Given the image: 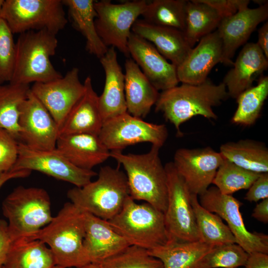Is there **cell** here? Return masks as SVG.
I'll return each mask as SVG.
<instances>
[{
  "label": "cell",
  "instance_id": "cell-52",
  "mask_svg": "<svg viewBox=\"0 0 268 268\" xmlns=\"http://www.w3.org/2000/svg\"><path fill=\"white\" fill-rule=\"evenodd\" d=\"M0 268H5L4 266H1V267H0Z\"/></svg>",
  "mask_w": 268,
  "mask_h": 268
},
{
  "label": "cell",
  "instance_id": "cell-17",
  "mask_svg": "<svg viewBox=\"0 0 268 268\" xmlns=\"http://www.w3.org/2000/svg\"><path fill=\"white\" fill-rule=\"evenodd\" d=\"M128 47L132 59L158 91L178 85L176 67L168 62L151 43L132 32Z\"/></svg>",
  "mask_w": 268,
  "mask_h": 268
},
{
  "label": "cell",
  "instance_id": "cell-28",
  "mask_svg": "<svg viewBox=\"0 0 268 268\" xmlns=\"http://www.w3.org/2000/svg\"><path fill=\"white\" fill-rule=\"evenodd\" d=\"M68 10L71 22L86 40V50L99 59L107 52V47L99 36L95 24L97 16L94 0H62Z\"/></svg>",
  "mask_w": 268,
  "mask_h": 268
},
{
  "label": "cell",
  "instance_id": "cell-15",
  "mask_svg": "<svg viewBox=\"0 0 268 268\" xmlns=\"http://www.w3.org/2000/svg\"><path fill=\"white\" fill-rule=\"evenodd\" d=\"M20 141L38 150L56 148L59 136L57 123L31 90L20 107Z\"/></svg>",
  "mask_w": 268,
  "mask_h": 268
},
{
  "label": "cell",
  "instance_id": "cell-27",
  "mask_svg": "<svg viewBox=\"0 0 268 268\" xmlns=\"http://www.w3.org/2000/svg\"><path fill=\"white\" fill-rule=\"evenodd\" d=\"M213 247L199 240H170L164 245L148 251L162 262L164 268H200L201 260Z\"/></svg>",
  "mask_w": 268,
  "mask_h": 268
},
{
  "label": "cell",
  "instance_id": "cell-39",
  "mask_svg": "<svg viewBox=\"0 0 268 268\" xmlns=\"http://www.w3.org/2000/svg\"><path fill=\"white\" fill-rule=\"evenodd\" d=\"M13 35L6 22L0 17V77L3 82H9L12 75L15 57Z\"/></svg>",
  "mask_w": 268,
  "mask_h": 268
},
{
  "label": "cell",
  "instance_id": "cell-6",
  "mask_svg": "<svg viewBox=\"0 0 268 268\" xmlns=\"http://www.w3.org/2000/svg\"><path fill=\"white\" fill-rule=\"evenodd\" d=\"M107 221L130 245L150 250L170 240L164 213L148 203H137L131 196L121 211Z\"/></svg>",
  "mask_w": 268,
  "mask_h": 268
},
{
  "label": "cell",
  "instance_id": "cell-5",
  "mask_svg": "<svg viewBox=\"0 0 268 268\" xmlns=\"http://www.w3.org/2000/svg\"><path fill=\"white\" fill-rule=\"evenodd\" d=\"M58 44L56 35L46 30L19 34L15 42L12 75L9 82L29 85L63 76L50 60L55 54Z\"/></svg>",
  "mask_w": 268,
  "mask_h": 268
},
{
  "label": "cell",
  "instance_id": "cell-45",
  "mask_svg": "<svg viewBox=\"0 0 268 268\" xmlns=\"http://www.w3.org/2000/svg\"><path fill=\"white\" fill-rule=\"evenodd\" d=\"M252 216L264 223L268 222V198L263 200L257 204L253 210Z\"/></svg>",
  "mask_w": 268,
  "mask_h": 268
},
{
  "label": "cell",
  "instance_id": "cell-32",
  "mask_svg": "<svg viewBox=\"0 0 268 268\" xmlns=\"http://www.w3.org/2000/svg\"><path fill=\"white\" fill-rule=\"evenodd\" d=\"M198 197L192 194L191 201L199 240L213 247L236 243L234 235L221 217L202 206Z\"/></svg>",
  "mask_w": 268,
  "mask_h": 268
},
{
  "label": "cell",
  "instance_id": "cell-33",
  "mask_svg": "<svg viewBox=\"0 0 268 268\" xmlns=\"http://www.w3.org/2000/svg\"><path fill=\"white\" fill-rule=\"evenodd\" d=\"M30 91L29 85L0 84V128L7 130L18 140L20 133V107Z\"/></svg>",
  "mask_w": 268,
  "mask_h": 268
},
{
  "label": "cell",
  "instance_id": "cell-47",
  "mask_svg": "<svg viewBox=\"0 0 268 268\" xmlns=\"http://www.w3.org/2000/svg\"><path fill=\"white\" fill-rule=\"evenodd\" d=\"M31 171L27 170L9 171L0 175V188L8 180L15 178H25L29 176Z\"/></svg>",
  "mask_w": 268,
  "mask_h": 268
},
{
  "label": "cell",
  "instance_id": "cell-24",
  "mask_svg": "<svg viewBox=\"0 0 268 268\" xmlns=\"http://www.w3.org/2000/svg\"><path fill=\"white\" fill-rule=\"evenodd\" d=\"M232 66L222 82L229 96L236 99L252 86L258 74L267 69L268 60L257 43L251 42L243 47Z\"/></svg>",
  "mask_w": 268,
  "mask_h": 268
},
{
  "label": "cell",
  "instance_id": "cell-3",
  "mask_svg": "<svg viewBox=\"0 0 268 268\" xmlns=\"http://www.w3.org/2000/svg\"><path fill=\"white\" fill-rule=\"evenodd\" d=\"M160 148L152 145L143 154L111 151L110 157L125 169L131 198L144 201L164 213L167 204V175L159 156Z\"/></svg>",
  "mask_w": 268,
  "mask_h": 268
},
{
  "label": "cell",
  "instance_id": "cell-21",
  "mask_svg": "<svg viewBox=\"0 0 268 268\" xmlns=\"http://www.w3.org/2000/svg\"><path fill=\"white\" fill-rule=\"evenodd\" d=\"M100 59L105 75L104 87L98 103L103 123L127 112L125 94V74L113 47L108 48Z\"/></svg>",
  "mask_w": 268,
  "mask_h": 268
},
{
  "label": "cell",
  "instance_id": "cell-34",
  "mask_svg": "<svg viewBox=\"0 0 268 268\" xmlns=\"http://www.w3.org/2000/svg\"><path fill=\"white\" fill-rule=\"evenodd\" d=\"M268 96V77L261 75L256 85L242 92L237 98V108L231 122L244 127L254 125L260 117Z\"/></svg>",
  "mask_w": 268,
  "mask_h": 268
},
{
  "label": "cell",
  "instance_id": "cell-50",
  "mask_svg": "<svg viewBox=\"0 0 268 268\" xmlns=\"http://www.w3.org/2000/svg\"><path fill=\"white\" fill-rule=\"evenodd\" d=\"M4 0H0V9L2 5V4H3V2H4Z\"/></svg>",
  "mask_w": 268,
  "mask_h": 268
},
{
  "label": "cell",
  "instance_id": "cell-40",
  "mask_svg": "<svg viewBox=\"0 0 268 268\" xmlns=\"http://www.w3.org/2000/svg\"><path fill=\"white\" fill-rule=\"evenodd\" d=\"M19 141L7 130L0 128V175L9 171L18 155Z\"/></svg>",
  "mask_w": 268,
  "mask_h": 268
},
{
  "label": "cell",
  "instance_id": "cell-36",
  "mask_svg": "<svg viewBox=\"0 0 268 268\" xmlns=\"http://www.w3.org/2000/svg\"><path fill=\"white\" fill-rule=\"evenodd\" d=\"M260 175L243 169L224 158L217 170L212 184L222 194L232 195L239 190L248 189Z\"/></svg>",
  "mask_w": 268,
  "mask_h": 268
},
{
  "label": "cell",
  "instance_id": "cell-41",
  "mask_svg": "<svg viewBox=\"0 0 268 268\" xmlns=\"http://www.w3.org/2000/svg\"><path fill=\"white\" fill-rule=\"evenodd\" d=\"M215 9L222 18L231 16L248 7L249 0H201Z\"/></svg>",
  "mask_w": 268,
  "mask_h": 268
},
{
  "label": "cell",
  "instance_id": "cell-18",
  "mask_svg": "<svg viewBox=\"0 0 268 268\" xmlns=\"http://www.w3.org/2000/svg\"><path fill=\"white\" fill-rule=\"evenodd\" d=\"M268 17V3L255 8L247 7L222 19L216 31L221 39L223 56L221 63L232 66V58L244 44L257 26Z\"/></svg>",
  "mask_w": 268,
  "mask_h": 268
},
{
  "label": "cell",
  "instance_id": "cell-31",
  "mask_svg": "<svg viewBox=\"0 0 268 268\" xmlns=\"http://www.w3.org/2000/svg\"><path fill=\"white\" fill-rule=\"evenodd\" d=\"M222 19L215 9L201 0H188L184 33L190 46L193 48L201 38L215 31Z\"/></svg>",
  "mask_w": 268,
  "mask_h": 268
},
{
  "label": "cell",
  "instance_id": "cell-8",
  "mask_svg": "<svg viewBox=\"0 0 268 268\" xmlns=\"http://www.w3.org/2000/svg\"><path fill=\"white\" fill-rule=\"evenodd\" d=\"M62 0H4L0 9L12 32L46 30L55 35L67 23Z\"/></svg>",
  "mask_w": 268,
  "mask_h": 268
},
{
  "label": "cell",
  "instance_id": "cell-2",
  "mask_svg": "<svg viewBox=\"0 0 268 268\" xmlns=\"http://www.w3.org/2000/svg\"><path fill=\"white\" fill-rule=\"evenodd\" d=\"M84 236V213L67 202L48 224L24 238L39 240L48 246L56 265L81 268L90 263L83 247Z\"/></svg>",
  "mask_w": 268,
  "mask_h": 268
},
{
  "label": "cell",
  "instance_id": "cell-12",
  "mask_svg": "<svg viewBox=\"0 0 268 268\" xmlns=\"http://www.w3.org/2000/svg\"><path fill=\"white\" fill-rule=\"evenodd\" d=\"M37 171L58 180L82 187L98 174L92 170L79 168L71 163L56 148L38 150L21 141L17 159L10 171Z\"/></svg>",
  "mask_w": 268,
  "mask_h": 268
},
{
  "label": "cell",
  "instance_id": "cell-11",
  "mask_svg": "<svg viewBox=\"0 0 268 268\" xmlns=\"http://www.w3.org/2000/svg\"><path fill=\"white\" fill-rule=\"evenodd\" d=\"M168 135L165 125L147 122L126 112L104 122L98 136L110 151H122L141 142H149L161 148Z\"/></svg>",
  "mask_w": 268,
  "mask_h": 268
},
{
  "label": "cell",
  "instance_id": "cell-35",
  "mask_svg": "<svg viewBox=\"0 0 268 268\" xmlns=\"http://www.w3.org/2000/svg\"><path fill=\"white\" fill-rule=\"evenodd\" d=\"M188 0H154L147 2L141 16L152 24L184 32Z\"/></svg>",
  "mask_w": 268,
  "mask_h": 268
},
{
  "label": "cell",
  "instance_id": "cell-38",
  "mask_svg": "<svg viewBox=\"0 0 268 268\" xmlns=\"http://www.w3.org/2000/svg\"><path fill=\"white\" fill-rule=\"evenodd\" d=\"M248 255L237 243L214 246L201 260L200 268H238L244 266Z\"/></svg>",
  "mask_w": 268,
  "mask_h": 268
},
{
  "label": "cell",
  "instance_id": "cell-29",
  "mask_svg": "<svg viewBox=\"0 0 268 268\" xmlns=\"http://www.w3.org/2000/svg\"><path fill=\"white\" fill-rule=\"evenodd\" d=\"M55 265L53 254L45 243L21 237L12 241L3 266L6 268H52Z\"/></svg>",
  "mask_w": 268,
  "mask_h": 268
},
{
  "label": "cell",
  "instance_id": "cell-23",
  "mask_svg": "<svg viewBox=\"0 0 268 268\" xmlns=\"http://www.w3.org/2000/svg\"><path fill=\"white\" fill-rule=\"evenodd\" d=\"M132 32L151 43L166 59L176 67L187 57L192 49L183 32L151 24L137 19Z\"/></svg>",
  "mask_w": 268,
  "mask_h": 268
},
{
  "label": "cell",
  "instance_id": "cell-4",
  "mask_svg": "<svg viewBox=\"0 0 268 268\" xmlns=\"http://www.w3.org/2000/svg\"><path fill=\"white\" fill-rule=\"evenodd\" d=\"M96 180L69 189L67 197L80 211L108 221L122 209L130 196L126 174L118 168H100Z\"/></svg>",
  "mask_w": 268,
  "mask_h": 268
},
{
  "label": "cell",
  "instance_id": "cell-1",
  "mask_svg": "<svg viewBox=\"0 0 268 268\" xmlns=\"http://www.w3.org/2000/svg\"><path fill=\"white\" fill-rule=\"evenodd\" d=\"M229 97L223 82L215 84L207 79L199 84L182 83L159 93L155 111L162 113L181 136L180 126L194 117L216 120L217 117L213 108Z\"/></svg>",
  "mask_w": 268,
  "mask_h": 268
},
{
  "label": "cell",
  "instance_id": "cell-16",
  "mask_svg": "<svg viewBox=\"0 0 268 268\" xmlns=\"http://www.w3.org/2000/svg\"><path fill=\"white\" fill-rule=\"evenodd\" d=\"M79 70L73 67L65 76L46 82L35 83L32 93L49 111L59 128L84 91Z\"/></svg>",
  "mask_w": 268,
  "mask_h": 268
},
{
  "label": "cell",
  "instance_id": "cell-46",
  "mask_svg": "<svg viewBox=\"0 0 268 268\" xmlns=\"http://www.w3.org/2000/svg\"><path fill=\"white\" fill-rule=\"evenodd\" d=\"M257 44L268 59V22H266L258 31Z\"/></svg>",
  "mask_w": 268,
  "mask_h": 268
},
{
  "label": "cell",
  "instance_id": "cell-26",
  "mask_svg": "<svg viewBox=\"0 0 268 268\" xmlns=\"http://www.w3.org/2000/svg\"><path fill=\"white\" fill-rule=\"evenodd\" d=\"M125 68L127 112L142 119L155 104L159 93L132 58L126 60Z\"/></svg>",
  "mask_w": 268,
  "mask_h": 268
},
{
  "label": "cell",
  "instance_id": "cell-7",
  "mask_svg": "<svg viewBox=\"0 0 268 268\" xmlns=\"http://www.w3.org/2000/svg\"><path fill=\"white\" fill-rule=\"evenodd\" d=\"M50 196L45 189L19 186L4 199L3 215L7 219L12 241L28 236L52 220Z\"/></svg>",
  "mask_w": 268,
  "mask_h": 268
},
{
  "label": "cell",
  "instance_id": "cell-42",
  "mask_svg": "<svg viewBox=\"0 0 268 268\" xmlns=\"http://www.w3.org/2000/svg\"><path fill=\"white\" fill-rule=\"evenodd\" d=\"M248 190L244 199L250 202L268 198V173L260 174Z\"/></svg>",
  "mask_w": 268,
  "mask_h": 268
},
{
  "label": "cell",
  "instance_id": "cell-25",
  "mask_svg": "<svg viewBox=\"0 0 268 268\" xmlns=\"http://www.w3.org/2000/svg\"><path fill=\"white\" fill-rule=\"evenodd\" d=\"M84 91L69 112L59 129V136L89 134L98 135L103 121L99 107L98 97L93 89L90 76L83 82Z\"/></svg>",
  "mask_w": 268,
  "mask_h": 268
},
{
  "label": "cell",
  "instance_id": "cell-10",
  "mask_svg": "<svg viewBox=\"0 0 268 268\" xmlns=\"http://www.w3.org/2000/svg\"><path fill=\"white\" fill-rule=\"evenodd\" d=\"M164 166L167 175V204L164 215L170 240L198 241L192 193L172 162Z\"/></svg>",
  "mask_w": 268,
  "mask_h": 268
},
{
  "label": "cell",
  "instance_id": "cell-22",
  "mask_svg": "<svg viewBox=\"0 0 268 268\" xmlns=\"http://www.w3.org/2000/svg\"><path fill=\"white\" fill-rule=\"evenodd\" d=\"M56 148L71 163L84 170H92L110 157V151L98 135L94 134L60 135Z\"/></svg>",
  "mask_w": 268,
  "mask_h": 268
},
{
  "label": "cell",
  "instance_id": "cell-30",
  "mask_svg": "<svg viewBox=\"0 0 268 268\" xmlns=\"http://www.w3.org/2000/svg\"><path fill=\"white\" fill-rule=\"evenodd\" d=\"M222 156L247 170L268 173V149L265 144L252 139L228 142L220 147Z\"/></svg>",
  "mask_w": 268,
  "mask_h": 268
},
{
  "label": "cell",
  "instance_id": "cell-9",
  "mask_svg": "<svg viewBox=\"0 0 268 268\" xmlns=\"http://www.w3.org/2000/svg\"><path fill=\"white\" fill-rule=\"evenodd\" d=\"M147 3L145 0L127 1L118 4L107 0H95L96 29L107 47L116 48L126 56H130L128 43L132 27L142 13Z\"/></svg>",
  "mask_w": 268,
  "mask_h": 268
},
{
  "label": "cell",
  "instance_id": "cell-51",
  "mask_svg": "<svg viewBox=\"0 0 268 268\" xmlns=\"http://www.w3.org/2000/svg\"><path fill=\"white\" fill-rule=\"evenodd\" d=\"M3 83V81L1 80V79L0 77V84Z\"/></svg>",
  "mask_w": 268,
  "mask_h": 268
},
{
  "label": "cell",
  "instance_id": "cell-14",
  "mask_svg": "<svg viewBox=\"0 0 268 268\" xmlns=\"http://www.w3.org/2000/svg\"><path fill=\"white\" fill-rule=\"evenodd\" d=\"M224 158L210 147L179 148L172 162L190 192L197 196L204 193L212 183Z\"/></svg>",
  "mask_w": 268,
  "mask_h": 268
},
{
  "label": "cell",
  "instance_id": "cell-13",
  "mask_svg": "<svg viewBox=\"0 0 268 268\" xmlns=\"http://www.w3.org/2000/svg\"><path fill=\"white\" fill-rule=\"evenodd\" d=\"M199 201L202 206L227 222L236 243L247 253L268 254V235L247 230L240 211L242 203L239 201L232 195L222 194L216 187L212 186L200 196Z\"/></svg>",
  "mask_w": 268,
  "mask_h": 268
},
{
  "label": "cell",
  "instance_id": "cell-37",
  "mask_svg": "<svg viewBox=\"0 0 268 268\" xmlns=\"http://www.w3.org/2000/svg\"><path fill=\"white\" fill-rule=\"evenodd\" d=\"M101 264L103 268H164L162 262L151 256L148 250L134 245Z\"/></svg>",
  "mask_w": 268,
  "mask_h": 268
},
{
  "label": "cell",
  "instance_id": "cell-48",
  "mask_svg": "<svg viewBox=\"0 0 268 268\" xmlns=\"http://www.w3.org/2000/svg\"><path fill=\"white\" fill-rule=\"evenodd\" d=\"M81 268H103L101 264L90 263Z\"/></svg>",
  "mask_w": 268,
  "mask_h": 268
},
{
  "label": "cell",
  "instance_id": "cell-43",
  "mask_svg": "<svg viewBox=\"0 0 268 268\" xmlns=\"http://www.w3.org/2000/svg\"><path fill=\"white\" fill-rule=\"evenodd\" d=\"M11 242L7 222L0 219V267L4 265Z\"/></svg>",
  "mask_w": 268,
  "mask_h": 268
},
{
  "label": "cell",
  "instance_id": "cell-44",
  "mask_svg": "<svg viewBox=\"0 0 268 268\" xmlns=\"http://www.w3.org/2000/svg\"><path fill=\"white\" fill-rule=\"evenodd\" d=\"M244 268H268V255L255 252L249 254Z\"/></svg>",
  "mask_w": 268,
  "mask_h": 268
},
{
  "label": "cell",
  "instance_id": "cell-49",
  "mask_svg": "<svg viewBox=\"0 0 268 268\" xmlns=\"http://www.w3.org/2000/svg\"><path fill=\"white\" fill-rule=\"evenodd\" d=\"M52 268H64L63 267H61V266H58V265H55Z\"/></svg>",
  "mask_w": 268,
  "mask_h": 268
},
{
  "label": "cell",
  "instance_id": "cell-20",
  "mask_svg": "<svg viewBox=\"0 0 268 268\" xmlns=\"http://www.w3.org/2000/svg\"><path fill=\"white\" fill-rule=\"evenodd\" d=\"M83 213V247L90 263L101 264L130 246L107 220L89 213Z\"/></svg>",
  "mask_w": 268,
  "mask_h": 268
},
{
  "label": "cell",
  "instance_id": "cell-19",
  "mask_svg": "<svg viewBox=\"0 0 268 268\" xmlns=\"http://www.w3.org/2000/svg\"><path fill=\"white\" fill-rule=\"evenodd\" d=\"M222 56V44L216 30L201 38L197 46L177 67L179 81L190 84L204 82L212 68L221 63Z\"/></svg>",
  "mask_w": 268,
  "mask_h": 268
}]
</instances>
